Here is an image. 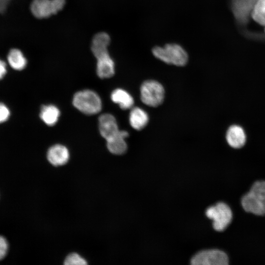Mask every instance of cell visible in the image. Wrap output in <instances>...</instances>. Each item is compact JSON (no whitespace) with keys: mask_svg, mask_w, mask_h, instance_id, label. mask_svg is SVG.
<instances>
[{"mask_svg":"<svg viewBox=\"0 0 265 265\" xmlns=\"http://www.w3.org/2000/svg\"><path fill=\"white\" fill-rule=\"evenodd\" d=\"M73 104L79 111L87 115L99 113L102 107L99 96L91 90H83L77 92L74 96Z\"/></svg>","mask_w":265,"mask_h":265,"instance_id":"3957f363","label":"cell"},{"mask_svg":"<svg viewBox=\"0 0 265 265\" xmlns=\"http://www.w3.org/2000/svg\"><path fill=\"white\" fill-rule=\"evenodd\" d=\"M47 159L54 166L62 165L66 163L69 159L68 149L60 144H55L51 147L47 152Z\"/></svg>","mask_w":265,"mask_h":265,"instance_id":"9c48e42d","label":"cell"},{"mask_svg":"<svg viewBox=\"0 0 265 265\" xmlns=\"http://www.w3.org/2000/svg\"><path fill=\"white\" fill-rule=\"evenodd\" d=\"M250 15L255 22L265 26V0H256Z\"/></svg>","mask_w":265,"mask_h":265,"instance_id":"ac0fdd59","label":"cell"},{"mask_svg":"<svg viewBox=\"0 0 265 265\" xmlns=\"http://www.w3.org/2000/svg\"><path fill=\"white\" fill-rule=\"evenodd\" d=\"M64 264L66 265H87L86 261L78 254L73 253L69 254L65 259Z\"/></svg>","mask_w":265,"mask_h":265,"instance_id":"d6986e66","label":"cell"},{"mask_svg":"<svg viewBox=\"0 0 265 265\" xmlns=\"http://www.w3.org/2000/svg\"><path fill=\"white\" fill-rule=\"evenodd\" d=\"M227 142L232 147L239 148L245 144L246 136L243 129L238 125L229 127L226 133Z\"/></svg>","mask_w":265,"mask_h":265,"instance_id":"8fae6325","label":"cell"},{"mask_svg":"<svg viewBox=\"0 0 265 265\" xmlns=\"http://www.w3.org/2000/svg\"><path fill=\"white\" fill-rule=\"evenodd\" d=\"M62 9L53 0H33L30 6L32 13L38 18H48Z\"/></svg>","mask_w":265,"mask_h":265,"instance_id":"52a82bcc","label":"cell"},{"mask_svg":"<svg viewBox=\"0 0 265 265\" xmlns=\"http://www.w3.org/2000/svg\"><path fill=\"white\" fill-rule=\"evenodd\" d=\"M10 111L3 103H0V123L6 121L9 117Z\"/></svg>","mask_w":265,"mask_h":265,"instance_id":"ffe728a7","label":"cell"},{"mask_svg":"<svg viewBox=\"0 0 265 265\" xmlns=\"http://www.w3.org/2000/svg\"><path fill=\"white\" fill-rule=\"evenodd\" d=\"M99 128L101 135L106 140L113 136L119 131L116 119L108 113L103 114L99 117Z\"/></svg>","mask_w":265,"mask_h":265,"instance_id":"ba28073f","label":"cell"},{"mask_svg":"<svg viewBox=\"0 0 265 265\" xmlns=\"http://www.w3.org/2000/svg\"><path fill=\"white\" fill-rule=\"evenodd\" d=\"M61 8H63L65 0H53Z\"/></svg>","mask_w":265,"mask_h":265,"instance_id":"cb8c5ba5","label":"cell"},{"mask_svg":"<svg viewBox=\"0 0 265 265\" xmlns=\"http://www.w3.org/2000/svg\"><path fill=\"white\" fill-rule=\"evenodd\" d=\"M110 41V37L106 33L100 32L95 35L92 40L91 50L96 58L108 53L107 47Z\"/></svg>","mask_w":265,"mask_h":265,"instance_id":"7c38bea8","label":"cell"},{"mask_svg":"<svg viewBox=\"0 0 265 265\" xmlns=\"http://www.w3.org/2000/svg\"><path fill=\"white\" fill-rule=\"evenodd\" d=\"M228 258L224 252L216 249L202 251L191 260L193 265H227Z\"/></svg>","mask_w":265,"mask_h":265,"instance_id":"8992f818","label":"cell"},{"mask_svg":"<svg viewBox=\"0 0 265 265\" xmlns=\"http://www.w3.org/2000/svg\"><path fill=\"white\" fill-rule=\"evenodd\" d=\"M129 133L127 131H120L113 136L106 140V145L110 152L115 155H122L127 150L125 138Z\"/></svg>","mask_w":265,"mask_h":265,"instance_id":"30bf717a","label":"cell"},{"mask_svg":"<svg viewBox=\"0 0 265 265\" xmlns=\"http://www.w3.org/2000/svg\"><path fill=\"white\" fill-rule=\"evenodd\" d=\"M152 52L156 58L168 64L184 66L188 60L186 51L176 43H168L163 47L155 46L152 48Z\"/></svg>","mask_w":265,"mask_h":265,"instance_id":"7a4b0ae2","label":"cell"},{"mask_svg":"<svg viewBox=\"0 0 265 265\" xmlns=\"http://www.w3.org/2000/svg\"><path fill=\"white\" fill-rule=\"evenodd\" d=\"M111 99L123 109L132 108L134 104L132 96L126 91L120 88L116 89L111 93Z\"/></svg>","mask_w":265,"mask_h":265,"instance_id":"9a60e30c","label":"cell"},{"mask_svg":"<svg viewBox=\"0 0 265 265\" xmlns=\"http://www.w3.org/2000/svg\"><path fill=\"white\" fill-rule=\"evenodd\" d=\"M148 114L140 107H135L132 109L129 116L131 126L135 130H141L148 124Z\"/></svg>","mask_w":265,"mask_h":265,"instance_id":"5bb4252c","label":"cell"},{"mask_svg":"<svg viewBox=\"0 0 265 265\" xmlns=\"http://www.w3.org/2000/svg\"></svg>","mask_w":265,"mask_h":265,"instance_id":"d4e9b609","label":"cell"},{"mask_svg":"<svg viewBox=\"0 0 265 265\" xmlns=\"http://www.w3.org/2000/svg\"><path fill=\"white\" fill-rule=\"evenodd\" d=\"M10 0H0V12H3L6 9Z\"/></svg>","mask_w":265,"mask_h":265,"instance_id":"603a6c76","label":"cell"},{"mask_svg":"<svg viewBox=\"0 0 265 265\" xmlns=\"http://www.w3.org/2000/svg\"><path fill=\"white\" fill-rule=\"evenodd\" d=\"M6 73V65L5 63L0 59V80L2 79Z\"/></svg>","mask_w":265,"mask_h":265,"instance_id":"7402d4cb","label":"cell"},{"mask_svg":"<svg viewBox=\"0 0 265 265\" xmlns=\"http://www.w3.org/2000/svg\"><path fill=\"white\" fill-rule=\"evenodd\" d=\"M164 89L162 85L154 80L145 81L140 87V98L146 105L156 107L163 102Z\"/></svg>","mask_w":265,"mask_h":265,"instance_id":"277c9868","label":"cell"},{"mask_svg":"<svg viewBox=\"0 0 265 265\" xmlns=\"http://www.w3.org/2000/svg\"><path fill=\"white\" fill-rule=\"evenodd\" d=\"M60 116L58 108L52 105L43 106L40 113L41 120L47 125L52 126L55 125Z\"/></svg>","mask_w":265,"mask_h":265,"instance_id":"2e32d148","label":"cell"},{"mask_svg":"<svg viewBox=\"0 0 265 265\" xmlns=\"http://www.w3.org/2000/svg\"><path fill=\"white\" fill-rule=\"evenodd\" d=\"M97 59V73L98 76L102 79L112 77L115 73L114 63L109 53L102 55Z\"/></svg>","mask_w":265,"mask_h":265,"instance_id":"4fadbf2b","label":"cell"},{"mask_svg":"<svg viewBox=\"0 0 265 265\" xmlns=\"http://www.w3.org/2000/svg\"><path fill=\"white\" fill-rule=\"evenodd\" d=\"M7 60L11 67L17 70L24 69L27 62L23 53L16 49L10 50L7 56Z\"/></svg>","mask_w":265,"mask_h":265,"instance_id":"e0dca14e","label":"cell"},{"mask_svg":"<svg viewBox=\"0 0 265 265\" xmlns=\"http://www.w3.org/2000/svg\"><path fill=\"white\" fill-rule=\"evenodd\" d=\"M206 214L213 220V227L217 231L224 230L230 224L233 217L230 208L223 202L210 207L206 210Z\"/></svg>","mask_w":265,"mask_h":265,"instance_id":"5b68a950","label":"cell"},{"mask_svg":"<svg viewBox=\"0 0 265 265\" xmlns=\"http://www.w3.org/2000/svg\"><path fill=\"white\" fill-rule=\"evenodd\" d=\"M241 205L247 212L257 215H265V181H258L241 199Z\"/></svg>","mask_w":265,"mask_h":265,"instance_id":"6da1fadb","label":"cell"},{"mask_svg":"<svg viewBox=\"0 0 265 265\" xmlns=\"http://www.w3.org/2000/svg\"><path fill=\"white\" fill-rule=\"evenodd\" d=\"M8 243L6 239L0 236V260L5 257L8 250Z\"/></svg>","mask_w":265,"mask_h":265,"instance_id":"44dd1931","label":"cell"}]
</instances>
